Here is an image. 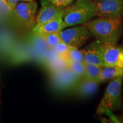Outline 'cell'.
Wrapping results in <instances>:
<instances>
[{
    "instance_id": "6da1fadb",
    "label": "cell",
    "mask_w": 123,
    "mask_h": 123,
    "mask_svg": "<svg viewBox=\"0 0 123 123\" xmlns=\"http://www.w3.org/2000/svg\"><path fill=\"white\" fill-rule=\"evenodd\" d=\"M84 25L92 37L104 45L117 44L123 33L121 17H97Z\"/></svg>"
},
{
    "instance_id": "7a4b0ae2",
    "label": "cell",
    "mask_w": 123,
    "mask_h": 123,
    "mask_svg": "<svg viewBox=\"0 0 123 123\" xmlns=\"http://www.w3.org/2000/svg\"><path fill=\"white\" fill-rule=\"evenodd\" d=\"M96 17L95 1L92 0H75L63 8V28L84 25Z\"/></svg>"
},
{
    "instance_id": "3957f363",
    "label": "cell",
    "mask_w": 123,
    "mask_h": 123,
    "mask_svg": "<svg viewBox=\"0 0 123 123\" xmlns=\"http://www.w3.org/2000/svg\"><path fill=\"white\" fill-rule=\"evenodd\" d=\"M123 83V77L111 80L97 108V115L101 116L107 112L115 111L121 108Z\"/></svg>"
},
{
    "instance_id": "277c9868",
    "label": "cell",
    "mask_w": 123,
    "mask_h": 123,
    "mask_svg": "<svg viewBox=\"0 0 123 123\" xmlns=\"http://www.w3.org/2000/svg\"><path fill=\"white\" fill-rule=\"evenodd\" d=\"M62 42L73 47L80 49L92 37L86 25H77L59 32Z\"/></svg>"
},
{
    "instance_id": "5b68a950",
    "label": "cell",
    "mask_w": 123,
    "mask_h": 123,
    "mask_svg": "<svg viewBox=\"0 0 123 123\" xmlns=\"http://www.w3.org/2000/svg\"><path fill=\"white\" fill-rule=\"evenodd\" d=\"M38 4L32 2H20L15 5L13 11L19 22L27 28L33 27L35 25L37 15Z\"/></svg>"
},
{
    "instance_id": "8992f818",
    "label": "cell",
    "mask_w": 123,
    "mask_h": 123,
    "mask_svg": "<svg viewBox=\"0 0 123 123\" xmlns=\"http://www.w3.org/2000/svg\"><path fill=\"white\" fill-rule=\"evenodd\" d=\"M95 5L96 17L123 16V0H95Z\"/></svg>"
},
{
    "instance_id": "52a82bcc",
    "label": "cell",
    "mask_w": 123,
    "mask_h": 123,
    "mask_svg": "<svg viewBox=\"0 0 123 123\" xmlns=\"http://www.w3.org/2000/svg\"><path fill=\"white\" fill-rule=\"evenodd\" d=\"M52 80L55 89L60 91H66L74 90L80 79L67 68L54 73Z\"/></svg>"
},
{
    "instance_id": "ba28073f",
    "label": "cell",
    "mask_w": 123,
    "mask_h": 123,
    "mask_svg": "<svg viewBox=\"0 0 123 123\" xmlns=\"http://www.w3.org/2000/svg\"><path fill=\"white\" fill-rule=\"evenodd\" d=\"M84 62L104 66V45L98 40L88 43L83 49Z\"/></svg>"
},
{
    "instance_id": "9c48e42d",
    "label": "cell",
    "mask_w": 123,
    "mask_h": 123,
    "mask_svg": "<svg viewBox=\"0 0 123 123\" xmlns=\"http://www.w3.org/2000/svg\"><path fill=\"white\" fill-rule=\"evenodd\" d=\"M63 8L57 7L48 0H41V8L36 17L35 24L45 23L63 16Z\"/></svg>"
},
{
    "instance_id": "30bf717a",
    "label": "cell",
    "mask_w": 123,
    "mask_h": 123,
    "mask_svg": "<svg viewBox=\"0 0 123 123\" xmlns=\"http://www.w3.org/2000/svg\"><path fill=\"white\" fill-rule=\"evenodd\" d=\"M104 66L123 68V47L118 44L104 45Z\"/></svg>"
},
{
    "instance_id": "8fae6325",
    "label": "cell",
    "mask_w": 123,
    "mask_h": 123,
    "mask_svg": "<svg viewBox=\"0 0 123 123\" xmlns=\"http://www.w3.org/2000/svg\"><path fill=\"white\" fill-rule=\"evenodd\" d=\"M99 83L97 81L86 78L80 79L74 91L77 96L81 98H88L93 96L98 91Z\"/></svg>"
},
{
    "instance_id": "7c38bea8",
    "label": "cell",
    "mask_w": 123,
    "mask_h": 123,
    "mask_svg": "<svg viewBox=\"0 0 123 123\" xmlns=\"http://www.w3.org/2000/svg\"><path fill=\"white\" fill-rule=\"evenodd\" d=\"M64 28L62 17L43 24H35L33 27L34 33L41 37L47 34L60 32Z\"/></svg>"
},
{
    "instance_id": "4fadbf2b",
    "label": "cell",
    "mask_w": 123,
    "mask_h": 123,
    "mask_svg": "<svg viewBox=\"0 0 123 123\" xmlns=\"http://www.w3.org/2000/svg\"><path fill=\"white\" fill-rule=\"evenodd\" d=\"M120 77H123V68L103 66L101 67L99 82L100 84Z\"/></svg>"
},
{
    "instance_id": "5bb4252c",
    "label": "cell",
    "mask_w": 123,
    "mask_h": 123,
    "mask_svg": "<svg viewBox=\"0 0 123 123\" xmlns=\"http://www.w3.org/2000/svg\"><path fill=\"white\" fill-rule=\"evenodd\" d=\"M101 67V66L85 63V75L83 78L97 81L99 83Z\"/></svg>"
},
{
    "instance_id": "9a60e30c",
    "label": "cell",
    "mask_w": 123,
    "mask_h": 123,
    "mask_svg": "<svg viewBox=\"0 0 123 123\" xmlns=\"http://www.w3.org/2000/svg\"><path fill=\"white\" fill-rule=\"evenodd\" d=\"M68 68L79 79L85 75V63L84 62H69Z\"/></svg>"
},
{
    "instance_id": "2e32d148",
    "label": "cell",
    "mask_w": 123,
    "mask_h": 123,
    "mask_svg": "<svg viewBox=\"0 0 123 123\" xmlns=\"http://www.w3.org/2000/svg\"><path fill=\"white\" fill-rule=\"evenodd\" d=\"M46 43L51 48H53L59 43L62 42L59 32L47 34L41 36Z\"/></svg>"
},
{
    "instance_id": "e0dca14e",
    "label": "cell",
    "mask_w": 123,
    "mask_h": 123,
    "mask_svg": "<svg viewBox=\"0 0 123 123\" xmlns=\"http://www.w3.org/2000/svg\"><path fill=\"white\" fill-rule=\"evenodd\" d=\"M68 62H84V54L82 50L73 48L66 56Z\"/></svg>"
},
{
    "instance_id": "ac0fdd59",
    "label": "cell",
    "mask_w": 123,
    "mask_h": 123,
    "mask_svg": "<svg viewBox=\"0 0 123 123\" xmlns=\"http://www.w3.org/2000/svg\"><path fill=\"white\" fill-rule=\"evenodd\" d=\"M73 48H74V47H73L63 42H61L56 44L55 47H54L53 49L55 53L58 55L66 57L71 49Z\"/></svg>"
},
{
    "instance_id": "d6986e66",
    "label": "cell",
    "mask_w": 123,
    "mask_h": 123,
    "mask_svg": "<svg viewBox=\"0 0 123 123\" xmlns=\"http://www.w3.org/2000/svg\"><path fill=\"white\" fill-rule=\"evenodd\" d=\"M49 2L56 6L64 8L74 2L75 0H48Z\"/></svg>"
},
{
    "instance_id": "ffe728a7",
    "label": "cell",
    "mask_w": 123,
    "mask_h": 123,
    "mask_svg": "<svg viewBox=\"0 0 123 123\" xmlns=\"http://www.w3.org/2000/svg\"><path fill=\"white\" fill-rule=\"evenodd\" d=\"M9 6L10 7L11 10L14 8L17 4L20 2H32V1H35V0H6Z\"/></svg>"
},
{
    "instance_id": "44dd1931",
    "label": "cell",
    "mask_w": 123,
    "mask_h": 123,
    "mask_svg": "<svg viewBox=\"0 0 123 123\" xmlns=\"http://www.w3.org/2000/svg\"><path fill=\"white\" fill-rule=\"evenodd\" d=\"M92 1H95V0H92Z\"/></svg>"
}]
</instances>
